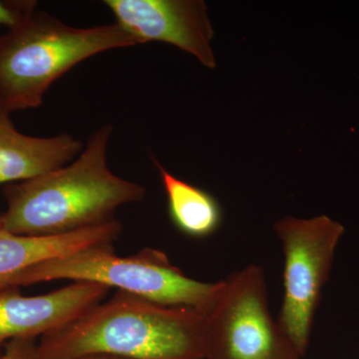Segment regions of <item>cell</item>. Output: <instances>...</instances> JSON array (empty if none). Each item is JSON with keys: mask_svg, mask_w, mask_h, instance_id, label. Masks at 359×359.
Listing matches in <instances>:
<instances>
[{"mask_svg": "<svg viewBox=\"0 0 359 359\" xmlns=\"http://www.w3.org/2000/svg\"><path fill=\"white\" fill-rule=\"evenodd\" d=\"M154 160L167 196L168 211L175 226L192 238L212 235L221 226L223 211L214 196L177 178Z\"/></svg>", "mask_w": 359, "mask_h": 359, "instance_id": "11", "label": "cell"}, {"mask_svg": "<svg viewBox=\"0 0 359 359\" xmlns=\"http://www.w3.org/2000/svg\"><path fill=\"white\" fill-rule=\"evenodd\" d=\"M79 359H121V358H112V356H106V355H91V356H85V358H79Z\"/></svg>", "mask_w": 359, "mask_h": 359, "instance_id": "14", "label": "cell"}, {"mask_svg": "<svg viewBox=\"0 0 359 359\" xmlns=\"http://www.w3.org/2000/svg\"><path fill=\"white\" fill-rule=\"evenodd\" d=\"M112 245H94L35 264L9 278L0 290L58 280L95 283L163 306L193 309L205 314L221 294L223 280H193L159 250L148 248L123 257L116 256Z\"/></svg>", "mask_w": 359, "mask_h": 359, "instance_id": "4", "label": "cell"}, {"mask_svg": "<svg viewBox=\"0 0 359 359\" xmlns=\"http://www.w3.org/2000/svg\"><path fill=\"white\" fill-rule=\"evenodd\" d=\"M205 313L119 292L40 337L39 359H205Z\"/></svg>", "mask_w": 359, "mask_h": 359, "instance_id": "2", "label": "cell"}, {"mask_svg": "<svg viewBox=\"0 0 359 359\" xmlns=\"http://www.w3.org/2000/svg\"><path fill=\"white\" fill-rule=\"evenodd\" d=\"M264 269L256 264L223 280L205 314V359H302L269 308Z\"/></svg>", "mask_w": 359, "mask_h": 359, "instance_id": "5", "label": "cell"}, {"mask_svg": "<svg viewBox=\"0 0 359 359\" xmlns=\"http://www.w3.org/2000/svg\"><path fill=\"white\" fill-rule=\"evenodd\" d=\"M0 359H39L35 339H13L6 342Z\"/></svg>", "mask_w": 359, "mask_h": 359, "instance_id": "13", "label": "cell"}, {"mask_svg": "<svg viewBox=\"0 0 359 359\" xmlns=\"http://www.w3.org/2000/svg\"><path fill=\"white\" fill-rule=\"evenodd\" d=\"M136 45L118 23L73 27L33 9L0 37V115L39 107L51 85L79 63Z\"/></svg>", "mask_w": 359, "mask_h": 359, "instance_id": "3", "label": "cell"}, {"mask_svg": "<svg viewBox=\"0 0 359 359\" xmlns=\"http://www.w3.org/2000/svg\"><path fill=\"white\" fill-rule=\"evenodd\" d=\"M112 134V125H101L69 164L6 187L1 226L15 235H65L109 223L120 207L143 200V186L108 167Z\"/></svg>", "mask_w": 359, "mask_h": 359, "instance_id": "1", "label": "cell"}, {"mask_svg": "<svg viewBox=\"0 0 359 359\" xmlns=\"http://www.w3.org/2000/svg\"><path fill=\"white\" fill-rule=\"evenodd\" d=\"M83 143L68 133L27 136L15 129L9 116L0 115V185L36 178L72 162Z\"/></svg>", "mask_w": 359, "mask_h": 359, "instance_id": "9", "label": "cell"}, {"mask_svg": "<svg viewBox=\"0 0 359 359\" xmlns=\"http://www.w3.org/2000/svg\"><path fill=\"white\" fill-rule=\"evenodd\" d=\"M2 346H0V353H2Z\"/></svg>", "mask_w": 359, "mask_h": 359, "instance_id": "15", "label": "cell"}, {"mask_svg": "<svg viewBox=\"0 0 359 359\" xmlns=\"http://www.w3.org/2000/svg\"><path fill=\"white\" fill-rule=\"evenodd\" d=\"M116 23L139 45L166 42L192 54L205 67L216 68L214 30L203 0H105Z\"/></svg>", "mask_w": 359, "mask_h": 359, "instance_id": "7", "label": "cell"}, {"mask_svg": "<svg viewBox=\"0 0 359 359\" xmlns=\"http://www.w3.org/2000/svg\"><path fill=\"white\" fill-rule=\"evenodd\" d=\"M122 224L117 219L92 228L57 236H21L0 224V289L14 276L35 264L94 247L113 244Z\"/></svg>", "mask_w": 359, "mask_h": 359, "instance_id": "10", "label": "cell"}, {"mask_svg": "<svg viewBox=\"0 0 359 359\" xmlns=\"http://www.w3.org/2000/svg\"><path fill=\"white\" fill-rule=\"evenodd\" d=\"M36 1H1L0 0V25L11 28L25 15L36 8Z\"/></svg>", "mask_w": 359, "mask_h": 359, "instance_id": "12", "label": "cell"}, {"mask_svg": "<svg viewBox=\"0 0 359 359\" xmlns=\"http://www.w3.org/2000/svg\"><path fill=\"white\" fill-rule=\"evenodd\" d=\"M109 287L73 282L49 294L25 297L18 287L0 290V346L13 339H36L65 327L102 302Z\"/></svg>", "mask_w": 359, "mask_h": 359, "instance_id": "8", "label": "cell"}, {"mask_svg": "<svg viewBox=\"0 0 359 359\" xmlns=\"http://www.w3.org/2000/svg\"><path fill=\"white\" fill-rule=\"evenodd\" d=\"M275 231L282 242L283 301L278 323L304 358L308 349L314 314L344 226L327 216L311 219L285 217Z\"/></svg>", "mask_w": 359, "mask_h": 359, "instance_id": "6", "label": "cell"}]
</instances>
